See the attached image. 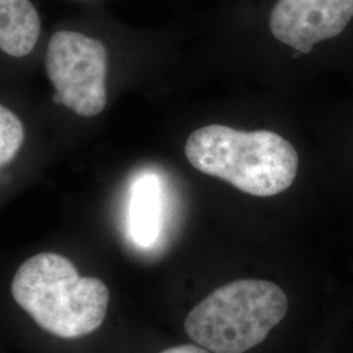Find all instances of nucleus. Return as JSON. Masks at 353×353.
<instances>
[{"label":"nucleus","instance_id":"f257e3e1","mask_svg":"<svg viewBox=\"0 0 353 353\" xmlns=\"http://www.w3.org/2000/svg\"><path fill=\"white\" fill-rule=\"evenodd\" d=\"M13 299L38 326L63 339L87 336L108 313L110 292L97 278H81L72 262L55 252H41L19 267Z\"/></svg>","mask_w":353,"mask_h":353},{"label":"nucleus","instance_id":"f03ea898","mask_svg":"<svg viewBox=\"0 0 353 353\" xmlns=\"http://www.w3.org/2000/svg\"><path fill=\"white\" fill-rule=\"evenodd\" d=\"M185 154L191 166L254 196H274L290 189L299 154L290 141L272 131H239L210 125L195 130Z\"/></svg>","mask_w":353,"mask_h":353},{"label":"nucleus","instance_id":"7ed1b4c3","mask_svg":"<svg viewBox=\"0 0 353 353\" xmlns=\"http://www.w3.org/2000/svg\"><path fill=\"white\" fill-rule=\"evenodd\" d=\"M288 307V297L276 284L237 280L198 303L186 318L185 330L210 352L245 353L265 341Z\"/></svg>","mask_w":353,"mask_h":353},{"label":"nucleus","instance_id":"20e7f679","mask_svg":"<svg viewBox=\"0 0 353 353\" xmlns=\"http://www.w3.org/2000/svg\"><path fill=\"white\" fill-rule=\"evenodd\" d=\"M108 51L101 41L77 32L54 33L46 52V72L54 99L74 113L92 118L106 106Z\"/></svg>","mask_w":353,"mask_h":353},{"label":"nucleus","instance_id":"39448f33","mask_svg":"<svg viewBox=\"0 0 353 353\" xmlns=\"http://www.w3.org/2000/svg\"><path fill=\"white\" fill-rule=\"evenodd\" d=\"M353 23V0H274L267 14L271 36L301 54L341 36Z\"/></svg>","mask_w":353,"mask_h":353},{"label":"nucleus","instance_id":"423d86ee","mask_svg":"<svg viewBox=\"0 0 353 353\" xmlns=\"http://www.w3.org/2000/svg\"><path fill=\"white\" fill-rule=\"evenodd\" d=\"M39 32V14L29 0H0V50L26 57L36 48Z\"/></svg>","mask_w":353,"mask_h":353},{"label":"nucleus","instance_id":"0eeeda50","mask_svg":"<svg viewBox=\"0 0 353 353\" xmlns=\"http://www.w3.org/2000/svg\"><path fill=\"white\" fill-rule=\"evenodd\" d=\"M160 189L153 176H144L137 182L130 207V230L134 241L151 246L160 230Z\"/></svg>","mask_w":353,"mask_h":353},{"label":"nucleus","instance_id":"6e6552de","mask_svg":"<svg viewBox=\"0 0 353 353\" xmlns=\"http://www.w3.org/2000/svg\"><path fill=\"white\" fill-rule=\"evenodd\" d=\"M26 138L20 118L0 105V169L10 164L21 150Z\"/></svg>","mask_w":353,"mask_h":353},{"label":"nucleus","instance_id":"1a4fd4ad","mask_svg":"<svg viewBox=\"0 0 353 353\" xmlns=\"http://www.w3.org/2000/svg\"><path fill=\"white\" fill-rule=\"evenodd\" d=\"M161 353H210L205 348L203 347H198V345H190V344H185V345H176V347H172L169 350H165L164 352Z\"/></svg>","mask_w":353,"mask_h":353}]
</instances>
